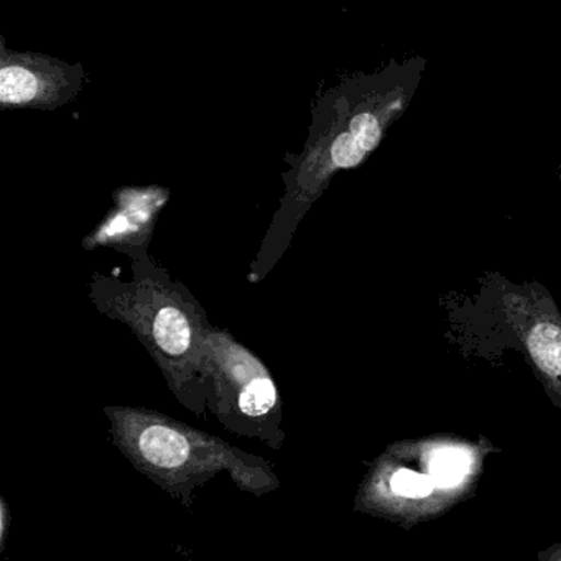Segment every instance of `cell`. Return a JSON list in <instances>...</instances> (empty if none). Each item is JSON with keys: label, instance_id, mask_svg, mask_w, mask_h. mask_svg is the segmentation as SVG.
<instances>
[{"label": "cell", "instance_id": "11", "mask_svg": "<svg viewBox=\"0 0 561 561\" xmlns=\"http://www.w3.org/2000/svg\"><path fill=\"white\" fill-rule=\"evenodd\" d=\"M558 179H560V183H561V162H560V167H558Z\"/></svg>", "mask_w": 561, "mask_h": 561}, {"label": "cell", "instance_id": "5", "mask_svg": "<svg viewBox=\"0 0 561 561\" xmlns=\"http://www.w3.org/2000/svg\"><path fill=\"white\" fill-rule=\"evenodd\" d=\"M88 83L83 65L34 51L11 50L0 37L2 110L57 111L73 103Z\"/></svg>", "mask_w": 561, "mask_h": 561}, {"label": "cell", "instance_id": "2", "mask_svg": "<svg viewBox=\"0 0 561 561\" xmlns=\"http://www.w3.org/2000/svg\"><path fill=\"white\" fill-rule=\"evenodd\" d=\"M136 268L129 284L94 275L91 298L101 313L134 331L183 405L193 409V399L208 403L203 351L211 324L205 310L165 272Z\"/></svg>", "mask_w": 561, "mask_h": 561}, {"label": "cell", "instance_id": "3", "mask_svg": "<svg viewBox=\"0 0 561 561\" xmlns=\"http://www.w3.org/2000/svg\"><path fill=\"white\" fill-rule=\"evenodd\" d=\"M104 412L110 416L114 445L136 469L183 504H192L195 489L222 471L255 495L278 488L264 459L163 413L130 407H106Z\"/></svg>", "mask_w": 561, "mask_h": 561}, {"label": "cell", "instance_id": "8", "mask_svg": "<svg viewBox=\"0 0 561 561\" xmlns=\"http://www.w3.org/2000/svg\"><path fill=\"white\" fill-rule=\"evenodd\" d=\"M468 471V458L455 449L438 453L430 462V476L435 484L449 488L458 484Z\"/></svg>", "mask_w": 561, "mask_h": 561}, {"label": "cell", "instance_id": "9", "mask_svg": "<svg viewBox=\"0 0 561 561\" xmlns=\"http://www.w3.org/2000/svg\"><path fill=\"white\" fill-rule=\"evenodd\" d=\"M390 488L402 497L422 499L432 494L435 481L432 476L420 474V472L409 471V469H399L390 478Z\"/></svg>", "mask_w": 561, "mask_h": 561}, {"label": "cell", "instance_id": "10", "mask_svg": "<svg viewBox=\"0 0 561 561\" xmlns=\"http://www.w3.org/2000/svg\"><path fill=\"white\" fill-rule=\"evenodd\" d=\"M9 520H11V515H9V505L8 502L2 499V530H0V540H2V543H0V547H4L5 538H8Z\"/></svg>", "mask_w": 561, "mask_h": 561}, {"label": "cell", "instance_id": "7", "mask_svg": "<svg viewBox=\"0 0 561 561\" xmlns=\"http://www.w3.org/2000/svg\"><path fill=\"white\" fill-rule=\"evenodd\" d=\"M525 346L541 376L561 387V324L553 317L535 318L525 330Z\"/></svg>", "mask_w": 561, "mask_h": 561}, {"label": "cell", "instance_id": "1", "mask_svg": "<svg viewBox=\"0 0 561 561\" xmlns=\"http://www.w3.org/2000/svg\"><path fill=\"white\" fill-rule=\"evenodd\" d=\"M425 68L422 57L392 60L374 73L346 78L318 101L304 152L287 159L291 167L284 175L287 193L259 254L257 264L267 262L265 272L278 261L301 216L331 179L356 169L382 144L393 123L409 110Z\"/></svg>", "mask_w": 561, "mask_h": 561}, {"label": "cell", "instance_id": "4", "mask_svg": "<svg viewBox=\"0 0 561 561\" xmlns=\"http://www.w3.org/2000/svg\"><path fill=\"white\" fill-rule=\"evenodd\" d=\"M206 397L213 413L229 432L271 439L280 422V393L267 366L231 334L209 327L203 351Z\"/></svg>", "mask_w": 561, "mask_h": 561}, {"label": "cell", "instance_id": "6", "mask_svg": "<svg viewBox=\"0 0 561 561\" xmlns=\"http://www.w3.org/2000/svg\"><path fill=\"white\" fill-rule=\"evenodd\" d=\"M170 192L160 186L121 188L114 193V208L93 234L84 239V249H123L133 252L147 249L160 211L169 202Z\"/></svg>", "mask_w": 561, "mask_h": 561}, {"label": "cell", "instance_id": "12", "mask_svg": "<svg viewBox=\"0 0 561 561\" xmlns=\"http://www.w3.org/2000/svg\"><path fill=\"white\" fill-rule=\"evenodd\" d=\"M73 2H81V0H73Z\"/></svg>", "mask_w": 561, "mask_h": 561}]
</instances>
